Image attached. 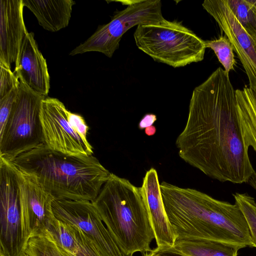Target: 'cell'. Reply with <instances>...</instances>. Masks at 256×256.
Segmentation results:
<instances>
[{"mask_svg":"<svg viewBox=\"0 0 256 256\" xmlns=\"http://www.w3.org/2000/svg\"><path fill=\"white\" fill-rule=\"evenodd\" d=\"M0 254L20 256L24 252L20 190L15 166L0 156Z\"/></svg>","mask_w":256,"mask_h":256,"instance_id":"obj_8","label":"cell"},{"mask_svg":"<svg viewBox=\"0 0 256 256\" xmlns=\"http://www.w3.org/2000/svg\"><path fill=\"white\" fill-rule=\"evenodd\" d=\"M226 1L236 18L256 43V0Z\"/></svg>","mask_w":256,"mask_h":256,"instance_id":"obj_20","label":"cell"},{"mask_svg":"<svg viewBox=\"0 0 256 256\" xmlns=\"http://www.w3.org/2000/svg\"><path fill=\"white\" fill-rule=\"evenodd\" d=\"M24 252L28 256H70L44 233L30 237Z\"/></svg>","mask_w":256,"mask_h":256,"instance_id":"obj_21","label":"cell"},{"mask_svg":"<svg viewBox=\"0 0 256 256\" xmlns=\"http://www.w3.org/2000/svg\"><path fill=\"white\" fill-rule=\"evenodd\" d=\"M22 0H0V60L10 66L16 62L28 32L25 26Z\"/></svg>","mask_w":256,"mask_h":256,"instance_id":"obj_13","label":"cell"},{"mask_svg":"<svg viewBox=\"0 0 256 256\" xmlns=\"http://www.w3.org/2000/svg\"><path fill=\"white\" fill-rule=\"evenodd\" d=\"M205 44L206 48L213 50L226 72L229 73L234 70L236 63L234 49L226 36H221L218 38L214 40H205Z\"/></svg>","mask_w":256,"mask_h":256,"instance_id":"obj_22","label":"cell"},{"mask_svg":"<svg viewBox=\"0 0 256 256\" xmlns=\"http://www.w3.org/2000/svg\"><path fill=\"white\" fill-rule=\"evenodd\" d=\"M14 72L20 82L39 94L48 96L50 88L48 66L32 32H28L24 40Z\"/></svg>","mask_w":256,"mask_h":256,"instance_id":"obj_15","label":"cell"},{"mask_svg":"<svg viewBox=\"0 0 256 256\" xmlns=\"http://www.w3.org/2000/svg\"><path fill=\"white\" fill-rule=\"evenodd\" d=\"M248 183L256 190V172L252 176Z\"/></svg>","mask_w":256,"mask_h":256,"instance_id":"obj_29","label":"cell"},{"mask_svg":"<svg viewBox=\"0 0 256 256\" xmlns=\"http://www.w3.org/2000/svg\"><path fill=\"white\" fill-rule=\"evenodd\" d=\"M44 30L56 32L67 26L71 17L72 0H22Z\"/></svg>","mask_w":256,"mask_h":256,"instance_id":"obj_17","label":"cell"},{"mask_svg":"<svg viewBox=\"0 0 256 256\" xmlns=\"http://www.w3.org/2000/svg\"><path fill=\"white\" fill-rule=\"evenodd\" d=\"M10 162L58 200L94 202L112 173L93 155H68L44 144Z\"/></svg>","mask_w":256,"mask_h":256,"instance_id":"obj_3","label":"cell"},{"mask_svg":"<svg viewBox=\"0 0 256 256\" xmlns=\"http://www.w3.org/2000/svg\"><path fill=\"white\" fill-rule=\"evenodd\" d=\"M46 97L20 82L10 114L0 133V156L10 161L44 144L40 113Z\"/></svg>","mask_w":256,"mask_h":256,"instance_id":"obj_6","label":"cell"},{"mask_svg":"<svg viewBox=\"0 0 256 256\" xmlns=\"http://www.w3.org/2000/svg\"><path fill=\"white\" fill-rule=\"evenodd\" d=\"M18 90V88L0 99V133L3 131L4 128Z\"/></svg>","mask_w":256,"mask_h":256,"instance_id":"obj_25","label":"cell"},{"mask_svg":"<svg viewBox=\"0 0 256 256\" xmlns=\"http://www.w3.org/2000/svg\"><path fill=\"white\" fill-rule=\"evenodd\" d=\"M92 202L125 256L152 250L155 236L140 187L111 173Z\"/></svg>","mask_w":256,"mask_h":256,"instance_id":"obj_4","label":"cell"},{"mask_svg":"<svg viewBox=\"0 0 256 256\" xmlns=\"http://www.w3.org/2000/svg\"><path fill=\"white\" fill-rule=\"evenodd\" d=\"M160 189L168 219L177 240H210L238 250L254 248L246 219L236 203L165 182L160 184Z\"/></svg>","mask_w":256,"mask_h":256,"instance_id":"obj_2","label":"cell"},{"mask_svg":"<svg viewBox=\"0 0 256 256\" xmlns=\"http://www.w3.org/2000/svg\"><path fill=\"white\" fill-rule=\"evenodd\" d=\"M174 247L188 256H238L239 250L222 243L196 239L177 240Z\"/></svg>","mask_w":256,"mask_h":256,"instance_id":"obj_19","label":"cell"},{"mask_svg":"<svg viewBox=\"0 0 256 256\" xmlns=\"http://www.w3.org/2000/svg\"><path fill=\"white\" fill-rule=\"evenodd\" d=\"M144 256H188L184 254L174 246L167 248H156L149 252L144 254Z\"/></svg>","mask_w":256,"mask_h":256,"instance_id":"obj_27","label":"cell"},{"mask_svg":"<svg viewBox=\"0 0 256 256\" xmlns=\"http://www.w3.org/2000/svg\"><path fill=\"white\" fill-rule=\"evenodd\" d=\"M68 111L58 98L46 96L42 100L40 118L44 144L68 155H92V146L84 142L70 124Z\"/></svg>","mask_w":256,"mask_h":256,"instance_id":"obj_10","label":"cell"},{"mask_svg":"<svg viewBox=\"0 0 256 256\" xmlns=\"http://www.w3.org/2000/svg\"><path fill=\"white\" fill-rule=\"evenodd\" d=\"M237 110L246 145L256 153V89L235 90Z\"/></svg>","mask_w":256,"mask_h":256,"instance_id":"obj_18","label":"cell"},{"mask_svg":"<svg viewBox=\"0 0 256 256\" xmlns=\"http://www.w3.org/2000/svg\"><path fill=\"white\" fill-rule=\"evenodd\" d=\"M156 131L155 127L153 126L145 128V133L148 136L154 135Z\"/></svg>","mask_w":256,"mask_h":256,"instance_id":"obj_30","label":"cell"},{"mask_svg":"<svg viewBox=\"0 0 256 256\" xmlns=\"http://www.w3.org/2000/svg\"><path fill=\"white\" fill-rule=\"evenodd\" d=\"M0 256H4V254H0Z\"/></svg>","mask_w":256,"mask_h":256,"instance_id":"obj_32","label":"cell"},{"mask_svg":"<svg viewBox=\"0 0 256 256\" xmlns=\"http://www.w3.org/2000/svg\"><path fill=\"white\" fill-rule=\"evenodd\" d=\"M235 203L242 211L246 222L252 242L256 248V202L247 194H233Z\"/></svg>","mask_w":256,"mask_h":256,"instance_id":"obj_23","label":"cell"},{"mask_svg":"<svg viewBox=\"0 0 256 256\" xmlns=\"http://www.w3.org/2000/svg\"><path fill=\"white\" fill-rule=\"evenodd\" d=\"M16 168L20 190L22 237L26 244L30 237L42 234L54 217L52 210L54 198L34 178Z\"/></svg>","mask_w":256,"mask_h":256,"instance_id":"obj_11","label":"cell"},{"mask_svg":"<svg viewBox=\"0 0 256 256\" xmlns=\"http://www.w3.org/2000/svg\"><path fill=\"white\" fill-rule=\"evenodd\" d=\"M20 81L10 66L0 60V99L18 88Z\"/></svg>","mask_w":256,"mask_h":256,"instance_id":"obj_24","label":"cell"},{"mask_svg":"<svg viewBox=\"0 0 256 256\" xmlns=\"http://www.w3.org/2000/svg\"><path fill=\"white\" fill-rule=\"evenodd\" d=\"M202 6L230 42L248 76L249 88L256 89V42L236 18L226 0H206Z\"/></svg>","mask_w":256,"mask_h":256,"instance_id":"obj_12","label":"cell"},{"mask_svg":"<svg viewBox=\"0 0 256 256\" xmlns=\"http://www.w3.org/2000/svg\"><path fill=\"white\" fill-rule=\"evenodd\" d=\"M156 120V116L155 114H146L140 120L138 124V128L142 130L152 126Z\"/></svg>","mask_w":256,"mask_h":256,"instance_id":"obj_28","label":"cell"},{"mask_svg":"<svg viewBox=\"0 0 256 256\" xmlns=\"http://www.w3.org/2000/svg\"><path fill=\"white\" fill-rule=\"evenodd\" d=\"M229 73L215 70L196 87L176 144L180 158L210 178L236 184L256 172L250 160Z\"/></svg>","mask_w":256,"mask_h":256,"instance_id":"obj_1","label":"cell"},{"mask_svg":"<svg viewBox=\"0 0 256 256\" xmlns=\"http://www.w3.org/2000/svg\"><path fill=\"white\" fill-rule=\"evenodd\" d=\"M20 256H28L24 252Z\"/></svg>","mask_w":256,"mask_h":256,"instance_id":"obj_31","label":"cell"},{"mask_svg":"<svg viewBox=\"0 0 256 256\" xmlns=\"http://www.w3.org/2000/svg\"><path fill=\"white\" fill-rule=\"evenodd\" d=\"M52 210L56 219L76 226L82 230L102 256H125L92 202L54 199Z\"/></svg>","mask_w":256,"mask_h":256,"instance_id":"obj_9","label":"cell"},{"mask_svg":"<svg viewBox=\"0 0 256 256\" xmlns=\"http://www.w3.org/2000/svg\"><path fill=\"white\" fill-rule=\"evenodd\" d=\"M134 37L138 49L154 61L174 68L204 58L205 40L182 22L164 19L156 24L140 25Z\"/></svg>","mask_w":256,"mask_h":256,"instance_id":"obj_5","label":"cell"},{"mask_svg":"<svg viewBox=\"0 0 256 256\" xmlns=\"http://www.w3.org/2000/svg\"><path fill=\"white\" fill-rule=\"evenodd\" d=\"M42 233L70 256H102L93 242L78 227L55 217Z\"/></svg>","mask_w":256,"mask_h":256,"instance_id":"obj_16","label":"cell"},{"mask_svg":"<svg viewBox=\"0 0 256 256\" xmlns=\"http://www.w3.org/2000/svg\"><path fill=\"white\" fill-rule=\"evenodd\" d=\"M119 2L126 7L116 12L108 23L99 26L89 38L70 52V56L96 52L112 58L118 48L122 36L128 30L136 26L156 24L165 19L160 0Z\"/></svg>","mask_w":256,"mask_h":256,"instance_id":"obj_7","label":"cell"},{"mask_svg":"<svg viewBox=\"0 0 256 256\" xmlns=\"http://www.w3.org/2000/svg\"><path fill=\"white\" fill-rule=\"evenodd\" d=\"M68 120L73 129L78 134L86 143L88 144L86 136L88 126L86 124L84 118L80 114L68 111Z\"/></svg>","mask_w":256,"mask_h":256,"instance_id":"obj_26","label":"cell"},{"mask_svg":"<svg viewBox=\"0 0 256 256\" xmlns=\"http://www.w3.org/2000/svg\"><path fill=\"white\" fill-rule=\"evenodd\" d=\"M154 234L157 248L174 246L177 240L164 206L158 172L153 168L148 170L140 187Z\"/></svg>","mask_w":256,"mask_h":256,"instance_id":"obj_14","label":"cell"}]
</instances>
